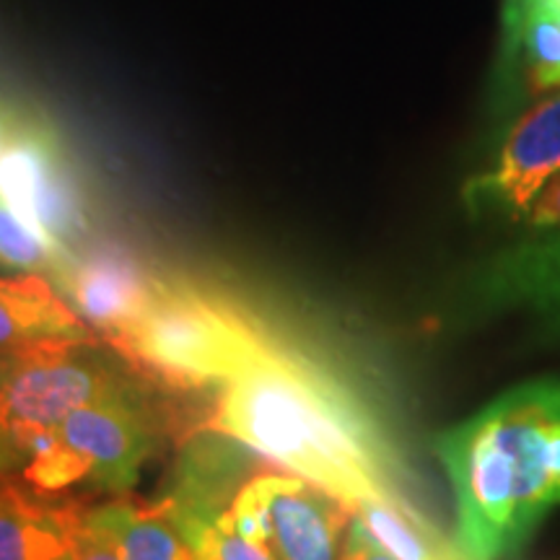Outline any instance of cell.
Masks as SVG:
<instances>
[{
    "instance_id": "6da1fadb",
    "label": "cell",
    "mask_w": 560,
    "mask_h": 560,
    "mask_svg": "<svg viewBox=\"0 0 560 560\" xmlns=\"http://www.w3.org/2000/svg\"><path fill=\"white\" fill-rule=\"evenodd\" d=\"M190 431L221 433L353 509L387 503L423 520L400 490L397 454L366 400L278 332Z\"/></svg>"
},
{
    "instance_id": "7a4b0ae2",
    "label": "cell",
    "mask_w": 560,
    "mask_h": 560,
    "mask_svg": "<svg viewBox=\"0 0 560 560\" xmlns=\"http://www.w3.org/2000/svg\"><path fill=\"white\" fill-rule=\"evenodd\" d=\"M462 560H514L560 506V376L524 382L439 433Z\"/></svg>"
},
{
    "instance_id": "3957f363",
    "label": "cell",
    "mask_w": 560,
    "mask_h": 560,
    "mask_svg": "<svg viewBox=\"0 0 560 560\" xmlns=\"http://www.w3.org/2000/svg\"><path fill=\"white\" fill-rule=\"evenodd\" d=\"M270 338L242 301L198 280L161 276L145 312L104 346L151 389L182 397L219 392Z\"/></svg>"
},
{
    "instance_id": "277c9868",
    "label": "cell",
    "mask_w": 560,
    "mask_h": 560,
    "mask_svg": "<svg viewBox=\"0 0 560 560\" xmlns=\"http://www.w3.org/2000/svg\"><path fill=\"white\" fill-rule=\"evenodd\" d=\"M149 384L70 412L21 465V480L47 495L73 490L122 495L138 486L159 444V418Z\"/></svg>"
},
{
    "instance_id": "5b68a950",
    "label": "cell",
    "mask_w": 560,
    "mask_h": 560,
    "mask_svg": "<svg viewBox=\"0 0 560 560\" xmlns=\"http://www.w3.org/2000/svg\"><path fill=\"white\" fill-rule=\"evenodd\" d=\"M100 346L102 340L45 342L0 355V441L9 475L70 412L145 384L100 353Z\"/></svg>"
},
{
    "instance_id": "8992f818",
    "label": "cell",
    "mask_w": 560,
    "mask_h": 560,
    "mask_svg": "<svg viewBox=\"0 0 560 560\" xmlns=\"http://www.w3.org/2000/svg\"><path fill=\"white\" fill-rule=\"evenodd\" d=\"M0 200L62 249L73 252L91 229L86 198L58 136L21 112H5Z\"/></svg>"
},
{
    "instance_id": "52a82bcc",
    "label": "cell",
    "mask_w": 560,
    "mask_h": 560,
    "mask_svg": "<svg viewBox=\"0 0 560 560\" xmlns=\"http://www.w3.org/2000/svg\"><path fill=\"white\" fill-rule=\"evenodd\" d=\"M234 527L276 560H338L355 509L291 472H257L229 503Z\"/></svg>"
},
{
    "instance_id": "ba28073f",
    "label": "cell",
    "mask_w": 560,
    "mask_h": 560,
    "mask_svg": "<svg viewBox=\"0 0 560 560\" xmlns=\"http://www.w3.org/2000/svg\"><path fill=\"white\" fill-rule=\"evenodd\" d=\"M560 172V94L537 102L511 125L495 166L467 185L472 210L527 219L532 202Z\"/></svg>"
},
{
    "instance_id": "9c48e42d",
    "label": "cell",
    "mask_w": 560,
    "mask_h": 560,
    "mask_svg": "<svg viewBox=\"0 0 560 560\" xmlns=\"http://www.w3.org/2000/svg\"><path fill=\"white\" fill-rule=\"evenodd\" d=\"M159 278V272L143 268L130 252L94 247L86 255H75L55 289L96 332V338L107 342L128 330L145 312L156 293Z\"/></svg>"
},
{
    "instance_id": "30bf717a",
    "label": "cell",
    "mask_w": 560,
    "mask_h": 560,
    "mask_svg": "<svg viewBox=\"0 0 560 560\" xmlns=\"http://www.w3.org/2000/svg\"><path fill=\"white\" fill-rule=\"evenodd\" d=\"M89 509L83 495H47L0 475V560H73Z\"/></svg>"
},
{
    "instance_id": "8fae6325",
    "label": "cell",
    "mask_w": 560,
    "mask_h": 560,
    "mask_svg": "<svg viewBox=\"0 0 560 560\" xmlns=\"http://www.w3.org/2000/svg\"><path fill=\"white\" fill-rule=\"evenodd\" d=\"M96 340V332L45 276L0 278V355L45 342Z\"/></svg>"
},
{
    "instance_id": "7c38bea8",
    "label": "cell",
    "mask_w": 560,
    "mask_h": 560,
    "mask_svg": "<svg viewBox=\"0 0 560 560\" xmlns=\"http://www.w3.org/2000/svg\"><path fill=\"white\" fill-rule=\"evenodd\" d=\"M86 520L107 532L122 560H195L166 503L140 501L136 495H112L89 509Z\"/></svg>"
},
{
    "instance_id": "4fadbf2b",
    "label": "cell",
    "mask_w": 560,
    "mask_h": 560,
    "mask_svg": "<svg viewBox=\"0 0 560 560\" xmlns=\"http://www.w3.org/2000/svg\"><path fill=\"white\" fill-rule=\"evenodd\" d=\"M355 520L395 560H462L425 520L405 514L387 503H361Z\"/></svg>"
},
{
    "instance_id": "5bb4252c",
    "label": "cell",
    "mask_w": 560,
    "mask_h": 560,
    "mask_svg": "<svg viewBox=\"0 0 560 560\" xmlns=\"http://www.w3.org/2000/svg\"><path fill=\"white\" fill-rule=\"evenodd\" d=\"M73 260L75 252L45 240L0 200V268L45 276L55 285Z\"/></svg>"
},
{
    "instance_id": "9a60e30c",
    "label": "cell",
    "mask_w": 560,
    "mask_h": 560,
    "mask_svg": "<svg viewBox=\"0 0 560 560\" xmlns=\"http://www.w3.org/2000/svg\"><path fill=\"white\" fill-rule=\"evenodd\" d=\"M195 560H276L268 542H255L234 527L229 509L185 532Z\"/></svg>"
},
{
    "instance_id": "2e32d148",
    "label": "cell",
    "mask_w": 560,
    "mask_h": 560,
    "mask_svg": "<svg viewBox=\"0 0 560 560\" xmlns=\"http://www.w3.org/2000/svg\"><path fill=\"white\" fill-rule=\"evenodd\" d=\"M527 221L529 226H537V229L560 226V172L552 174V177L545 182L540 195H537L535 202H532Z\"/></svg>"
},
{
    "instance_id": "e0dca14e",
    "label": "cell",
    "mask_w": 560,
    "mask_h": 560,
    "mask_svg": "<svg viewBox=\"0 0 560 560\" xmlns=\"http://www.w3.org/2000/svg\"><path fill=\"white\" fill-rule=\"evenodd\" d=\"M73 560H122V556L115 548V542L109 540L107 532H102L96 524L86 520L83 522L79 542H75Z\"/></svg>"
},
{
    "instance_id": "ac0fdd59",
    "label": "cell",
    "mask_w": 560,
    "mask_h": 560,
    "mask_svg": "<svg viewBox=\"0 0 560 560\" xmlns=\"http://www.w3.org/2000/svg\"><path fill=\"white\" fill-rule=\"evenodd\" d=\"M338 560H395L387 550L382 548L374 537L363 529V524L353 516V524H350L346 542H342Z\"/></svg>"
},
{
    "instance_id": "d6986e66",
    "label": "cell",
    "mask_w": 560,
    "mask_h": 560,
    "mask_svg": "<svg viewBox=\"0 0 560 560\" xmlns=\"http://www.w3.org/2000/svg\"><path fill=\"white\" fill-rule=\"evenodd\" d=\"M3 138H5V109H0V149H3Z\"/></svg>"
},
{
    "instance_id": "ffe728a7",
    "label": "cell",
    "mask_w": 560,
    "mask_h": 560,
    "mask_svg": "<svg viewBox=\"0 0 560 560\" xmlns=\"http://www.w3.org/2000/svg\"><path fill=\"white\" fill-rule=\"evenodd\" d=\"M0 475H9V470H5V457H3V441H0Z\"/></svg>"
}]
</instances>
